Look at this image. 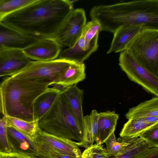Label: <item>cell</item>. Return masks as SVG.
Returning <instances> with one entry per match:
<instances>
[{"label": "cell", "instance_id": "obj_21", "mask_svg": "<svg viewBox=\"0 0 158 158\" xmlns=\"http://www.w3.org/2000/svg\"><path fill=\"white\" fill-rule=\"evenodd\" d=\"M128 144L113 158H139L154 147L139 137H128Z\"/></svg>", "mask_w": 158, "mask_h": 158}, {"label": "cell", "instance_id": "obj_22", "mask_svg": "<svg viewBox=\"0 0 158 158\" xmlns=\"http://www.w3.org/2000/svg\"><path fill=\"white\" fill-rule=\"evenodd\" d=\"M7 133L20 143L22 149L26 151L27 154L37 157V150L33 137L21 132L11 127H7Z\"/></svg>", "mask_w": 158, "mask_h": 158}, {"label": "cell", "instance_id": "obj_14", "mask_svg": "<svg viewBox=\"0 0 158 158\" xmlns=\"http://www.w3.org/2000/svg\"><path fill=\"white\" fill-rule=\"evenodd\" d=\"M144 28L141 26L130 25L117 29L113 33V38L106 54L121 52L126 50L128 44Z\"/></svg>", "mask_w": 158, "mask_h": 158}, {"label": "cell", "instance_id": "obj_11", "mask_svg": "<svg viewBox=\"0 0 158 158\" xmlns=\"http://www.w3.org/2000/svg\"><path fill=\"white\" fill-rule=\"evenodd\" d=\"M61 48L54 38H44L39 39L23 50L31 60L47 61L56 59Z\"/></svg>", "mask_w": 158, "mask_h": 158}, {"label": "cell", "instance_id": "obj_34", "mask_svg": "<svg viewBox=\"0 0 158 158\" xmlns=\"http://www.w3.org/2000/svg\"><path fill=\"white\" fill-rule=\"evenodd\" d=\"M0 158H12L11 152L0 151Z\"/></svg>", "mask_w": 158, "mask_h": 158}, {"label": "cell", "instance_id": "obj_5", "mask_svg": "<svg viewBox=\"0 0 158 158\" xmlns=\"http://www.w3.org/2000/svg\"><path fill=\"white\" fill-rule=\"evenodd\" d=\"M126 50L139 64L158 76V29L143 28Z\"/></svg>", "mask_w": 158, "mask_h": 158}, {"label": "cell", "instance_id": "obj_24", "mask_svg": "<svg viewBox=\"0 0 158 158\" xmlns=\"http://www.w3.org/2000/svg\"><path fill=\"white\" fill-rule=\"evenodd\" d=\"M157 123L145 122L137 119H131L125 123L120 133L121 138L135 137L143 131Z\"/></svg>", "mask_w": 158, "mask_h": 158}, {"label": "cell", "instance_id": "obj_19", "mask_svg": "<svg viewBox=\"0 0 158 158\" xmlns=\"http://www.w3.org/2000/svg\"><path fill=\"white\" fill-rule=\"evenodd\" d=\"M98 117V113L95 110H92L89 115L84 116L82 139L79 142L80 147L86 149L97 141Z\"/></svg>", "mask_w": 158, "mask_h": 158}, {"label": "cell", "instance_id": "obj_20", "mask_svg": "<svg viewBox=\"0 0 158 158\" xmlns=\"http://www.w3.org/2000/svg\"><path fill=\"white\" fill-rule=\"evenodd\" d=\"M128 120L150 116L158 117V96H155L130 108L125 115Z\"/></svg>", "mask_w": 158, "mask_h": 158}, {"label": "cell", "instance_id": "obj_16", "mask_svg": "<svg viewBox=\"0 0 158 158\" xmlns=\"http://www.w3.org/2000/svg\"><path fill=\"white\" fill-rule=\"evenodd\" d=\"M61 90L53 87H48L35 100L32 110L34 120H39L47 112L55 102Z\"/></svg>", "mask_w": 158, "mask_h": 158}, {"label": "cell", "instance_id": "obj_9", "mask_svg": "<svg viewBox=\"0 0 158 158\" xmlns=\"http://www.w3.org/2000/svg\"><path fill=\"white\" fill-rule=\"evenodd\" d=\"M38 150L53 151L70 156L81 157L79 142L58 137L41 130L39 128L34 136Z\"/></svg>", "mask_w": 158, "mask_h": 158}, {"label": "cell", "instance_id": "obj_1", "mask_svg": "<svg viewBox=\"0 0 158 158\" xmlns=\"http://www.w3.org/2000/svg\"><path fill=\"white\" fill-rule=\"evenodd\" d=\"M73 1L37 0L4 17L1 22L26 35L54 38L74 9Z\"/></svg>", "mask_w": 158, "mask_h": 158}, {"label": "cell", "instance_id": "obj_3", "mask_svg": "<svg viewBox=\"0 0 158 158\" xmlns=\"http://www.w3.org/2000/svg\"><path fill=\"white\" fill-rule=\"evenodd\" d=\"M49 86V83L23 78L10 77L5 79L0 85L3 116L35 121L34 102Z\"/></svg>", "mask_w": 158, "mask_h": 158}, {"label": "cell", "instance_id": "obj_29", "mask_svg": "<svg viewBox=\"0 0 158 158\" xmlns=\"http://www.w3.org/2000/svg\"><path fill=\"white\" fill-rule=\"evenodd\" d=\"M7 127L4 118H1L0 114V142L4 149H7L11 147L8 139Z\"/></svg>", "mask_w": 158, "mask_h": 158}, {"label": "cell", "instance_id": "obj_10", "mask_svg": "<svg viewBox=\"0 0 158 158\" xmlns=\"http://www.w3.org/2000/svg\"><path fill=\"white\" fill-rule=\"evenodd\" d=\"M31 61L23 49L11 48L0 49V77L11 76L19 72Z\"/></svg>", "mask_w": 158, "mask_h": 158}, {"label": "cell", "instance_id": "obj_4", "mask_svg": "<svg viewBox=\"0 0 158 158\" xmlns=\"http://www.w3.org/2000/svg\"><path fill=\"white\" fill-rule=\"evenodd\" d=\"M39 126L42 131L54 135L79 142L82 140L83 130L61 93L47 112L39 120Z\"/></svg>", "mask_w": 158, "mask_h": 158}, {"label": "cell", "instance_id": "obj_15", "mask_svg": "<svg viewBox=\"0 0 158 158\" xmlns=\"http://www.w3.org/2000/svg\"><path fill=\"white\" fill-rule=\"evenodd\" d=\"M85 66L84 63L74 62L60 73L50 83L49 86L52 84H56L66 88L77 85L85 79Z\"/></svg>", "mask_w": 158, "mask_h": 158}, {"label": "cell", "instance_id": "obj_27", "mask_svg": "<svg viewBox=\"0 0 158 158\" xmlns=\"http://www.w3.org/2000/svg\"><path fill=\"white\" fill-rule=\"evenodd\" d=\"M102 144L96 143L86 148L81 156V158H113Z\"/></svg>", "mask_w": 158, "mask_h": 158}, {"label": "cell", "instance_id": "obj_12", "mask_svg": "<svg viewBox=\"0 0 158 158\" xmlns=\"http://www.w3.org/2000/svg\"><path fill=\"white\" fill-rule=\"evenodd\" d=\"M39 39L23 34L0 21V49L11 48L23 49Z\"/></svg>", "mask_w": 158, "mask_h": 158}, {"label": "cell", "instance_id": "obj_26", "mask_svg": "<svg viewBox=\"0 0 158 158\" xmlns=\"http://www.w3.org/2000/svg\"><path fill=\"white\" fill-rule=\"evenodd\" d=\"M116 139L114 131L112 132L105 141L106 145V149L113 156L118 155L123 147L128 143V137L119 138Z\"/></svg>", "mask_w": 158, "mask_h": 158}, {"label": "cell", "instance_id": "obj_23", "mask_svg": "<svg viewBox=\"0 0 158 158\" xmlns=\"http://www.w3.org/2000/svg\"><path fill=\"white\" fill-rule=\"evenodd\" d=\"M7 127L17 130L34 137L39 128V120L28 121L15 118L3 116Z\"/></svg>", "mask_w": 158, "mask_h": 158}, {"label": "cell", "instance_id": "obj_2", "mask_svg": "<svg viewBox=\"0 0 158 158\" xmlns=\"http://www.w3.org/2000/svg\"><path fill=\"white\" fill-rule=\"evenodd\" d=\"M102 31L114 33L120 27L139 25L158 29V0H138L96 5L90 12Z\"/></svg>", "mask_w": 158, "mask_h": 158}, {"label": "cell", "instance_id": "obj_13", "mask_svg": "<svg viewBox=\"0 0 158 158\" xmlns=\"http://www.w3.org/2000/svg\"><path fill=\"white\" fill-rule=\"evenodd\" d=\"M69 108L76 122L83 129L84 116L82 109L83 92L76 85L61 90Z\"/></svg>", "mask_w": 158, "mask_h": 158}, {"label": "cell", "instance_id": "obj_7", "mask_svg": "<svg viewBox=\"0 0 158 158\" xmlns=\"http://www.w3.org/2000/svg\"><path fill=\"white\" fill-rule=\"evenodd\" d=\"M119 65L131 81L147 93L158 96V76L139 64L126 50L120 52Z\"/></svg>", "mask_w": 158, "mask_h": 158}, {"label": "cell", "instance_id": "obj_32", "mask_svg": "<svg viewBox=\"0 0 158 158\" xmlns=\"http://www.w3.org/2000/svg\"><path fill=\"white\" fill-rule=\"evenodd\" d=\"M12 158H38L37 157L29 155L23 152H11Z\"/></svg>", "mask_w": 158, "mask_h": 158}, {"label": "cell", "instance_id": "obj_33", "mask_svg": "<svg viewBox=\"0 0 158 158\" xmlns=\"http://www.w3.org/2000/svg\"><path fill=\"white\" fill-rule=\"evenodd\" d=\"M135 119L141 120L145 122L150 123H158V117L150 116L143 118H140Z\"/></svg>", "mask_w": 158, "mask_h": 158}, {"label": "cell", "instance_id": "obj_17", "mask_svg": "<svg viewBox=\"0 0 158 158\" xmlns=\"http://www.w3.org/2000/svg\"><path fill=\"white\" fill-rule=\"evenodd\" d=\"M96 50L87 47L83 36L81 37L72 46L60 52L58 59L82 63Z\"/></svg>", "mask_w": 158, "mask_h": 158}, {"label": "cell", "instance_id": "obj_35", "mask_svg": "<svg viewBox=\"0 0 158 158\" xmlns=\"http://www.w3.org/2000/svg\"><path fill=\"white\" fill-rule=\"evenodd\" d=\"M3 108H2V98L1 91L0 85V114H2Z\"/></svg>", "mask_w": 158, "mask_h": 158}, {"label": "cell", "instance_id": "obj_25", "mask_svg": "<svg viewBox=\"0 0 158 158\" xmlns=\"http://www.w3.org/2000/svg\"><path fill=\"white\" fill-rule=\"evenodd\" d=\"M37 0H0V21L5 17Z\"/></svg>", "mask_w": 158, "mask_h": 158}, {"label": "cell", "instance_id": "obj_6", "mask_svg": "<svg viewBox=\"0 0 158 158\" xmlns=\"http://www.w3.org/2000/svg\"><path fill=\"white\" fill-rule=\"evenodd\" d=\"M75 62L56 59L47 61H31L22 70L11 77L49 83Z\"/></svg>", "mask_w": 158, "mask_h": 158}, {"label": "cell", "instance_id": "obj_28", "mask_svg": "<svg viewBox=\"0 0 158 158\" xmlns=\"http://www.w3.org/2000/svg\"><path fill=\"white\" fill-rule=\"evenodd\" d=\"M136 137H140L154 147H158V123L143 131Z\"/></svg>", "mask_w": 158, "mask_h": 158}, {"label": "cell", "instance_id": "obj_31", "mask_svg": "<svg viewBox=\"0 0 158 158\" xmlns=\"http://www.w3.org/2000/svg\"><path fill=\"white\" fill-rule=\"evenodd\" d=\"M139 158H158V147L151 148L147 152Z\"/></svg>", "mask_w": 158, "mask_h": 158}, {"label": "cell", "instance_id": "obj_18", "mask_svg": "<svg viewBox=\"0 0 158 158\" xmlns=\"http://www.w3.org/2000/svg\"><path fill=\"white\" fill-rule=\"evenodd\" d=\"M119 115L114 111L107 110L98 113V138L96 143L101 144L115 131Z\"/></svg>", "mask_w": 158, "mask_h": 158}, {"label": "cell", "instance_id": "obj_30", "mask_svg": "<svg viewBox=\"0 0 158 158\" xmlns=\"http://www.w3.org/2000/svg\"><path fill=\"white\" fill-rule=\"evenodd\" d=\"M37 151L38 158H81L64 155L53 151L38 150Z\"/></svg>", "mask_w": 158, "mask_h": 158}, {"label": "cell", "instance_id": "obj_8", "mask_svg": "<svg viewBox=\"0 0 158 158\" xmlns=\"http://www.w3.org/2000/svg\"><path fill=\"white\" fill-rule=\"evenodd\" d=\"M86 23L84 10L82 8L74 9L60 26L54 38L61 47H70L81 37Z\"/></svg>", "mask_w": 158, "mask_h": 158}]
</instances>
